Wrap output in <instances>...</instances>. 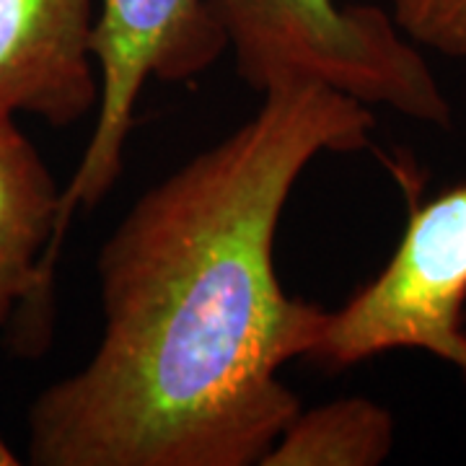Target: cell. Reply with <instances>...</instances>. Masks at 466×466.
Returning <instances> with one entry per match:
<instances>
[{
	"label": "cell",
	"instance_id": "obj_4",
	"mask_svg": "<svg viewBox=\"0 0 466 466\" xmlns=\"http://www.w3.org/2000/svg\"><path fill=\"white\" fill-rule=\"evenodd\" d=\"M88 50L99 76L96 127L60 195L57 251L73 213L96 208L115 187L146 81L195 78L228 50V39L213 0H96Z\"/></svg>",
	"mask_w": 466,
	"mask_h": 466
},
{
	"label": "cell",
	"instance_id": "obj_5",
	"mask_svg": "<svg viewBox=\"0 0 466 466\" xmlns=\"http://www.w3.org/2000/svg\"><path fill=\"white\" fill-rule=\"evenodd\" d=\"M94 16L96 0H0V115L67 127L96 106Z\"/></svg>",
	"mask_w": 466,
	"mask_h": 466
},
{
	"label": "cell",
	"instance_id": "obj_2",
	"mask_svg": "<svg viewBox=\"0 0 466 466\" xmlns=\"http://www.w3.org/2000/svg\"><path fill=\"white\" fill-rule=\"evenodd\" d=\"M241 78L332 86L366 106L451 127V104L415 42L379 5L337 0H213Z\"/></svg>",
	"mask_w": 466,
	"mask_h": 466
},
{
	"label": "cell",
	"instance_id": "obj_7",
	"mask_svg": "<svg viewBox=\"0 0 466 466\" xmlns=\"http://www.w3.org/2000/svg\"><path fill=\"white\" fill-rule=\"evenodd\" d=\"M394 446V417L366 397L299 410L262 466H376Z\"/></svg>",
	"mask_w": 466,
	"mask_h": 466
},
{
	"label": "cell",
	"instance_id": "obj_9",
	"mask_svg": "<svg viewBox=\"0 0 466 466\" xmlns=\"http://www.w3.org/2000/svg\"><path fill=\"white\" fill-rule=\"evenodd\" d=\"M18 459L14 456V451L8 449L5 443H3V438H0V466H16Z\"/></svg>",
	"mask_w": 466,
	"mask_h": 466
},
{
	"label": "cell",
	"instance_id": "obj_3",
	"mask_svg": "<svg viewBox=\"0 0 466 466\" xmlns=\"http://www.w3.org/2000/svg\"><path fill=\"white\" fill-rule=\"evenodd\" d=\"M466 184L410 213L381 272L337 311H324L309 360L327 370L391 350H422L466 381Z\"/></svg>",
	"mask_w": 466,
	"mask_h": 466
},
{
	"label": "cell",
	"instance_id": "obj_1",
	"mask_svg": "<svg viewBox=\"0 0 466 466\" xmlns=\"http://www.w3.org/2000/svg\"><path fill=\"white\" fill-rule=\"evenodd\" d=\"M247 125L135 202L101 247L104 329L29 410L36 466L262 464L299 397L280 368L324 309L285 296L275 233L319 153L370 146V106L317 81L267 88Z\"/></svg>",
	"mask_w": 466,
	"mask_h": 466
},
{
	"label": "cell",
	"instance_id": "obj_6",
	"mask_svg": "<svg viewBox=\"0 0 466 466\" xmlns=\"http://www.w3.org/2000/svg\"><path fill=\"white\" fill-rule=\"evenodd\" d=\"M60 195L32 140L0 115V327L50 306Z\"/></svg>",
	"mask_w": 466,
	"mask_h": 466
},
{
	"label": "cell",
	"instance_id": "obj_8",
	"mask_svg": "<svg viewBox=\"0 0 466 466\" xmlns=\"http://www.w3.org/2000/svg\"><path fill=\"white\" fill-rule=\"evenodd\" d=\"M391 16L417 47L466 60V0H391Z\"/></svg>",
	"mask_w": 466,
	"mask_h": 466
}]
</instances>
